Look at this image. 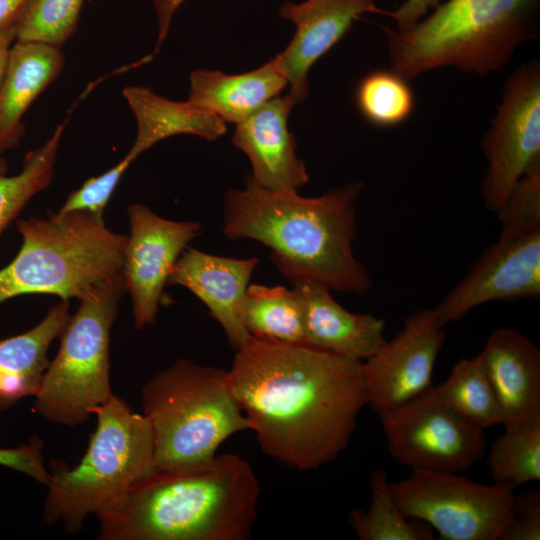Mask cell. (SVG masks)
Here are the masks:
<instances>
[{
  "mask_svg": "<svg viewBox=\"0 0 540 540\" xmlns=\"http://www.w3.org/2000/svg\"><path fill=\"white\" fill-rule=\"evenodd\" d=\"M141 405L152 428L154 467L159 471L202 466L230 436L250 430L228 371L186 358L145 383Z\"/></svg>",
  "mask_w": 540,
  "mask_h": 540,
  "instance_id": "cell-6",
  "label": "cell"
},
{
  "mask_svg": "<svg viewBox=\"0 0 540 540\" xmlns=\"http://www.w3.org/2000/svg\"><path fill=\"white\" fill-rule=\"evenodd\" d=\"M362 190L361 182H351L310 198L264 189L246 176L243 189H229L225 195L223 233L267 246L271 260L291 282L308 280L365 295L371 279L352 247L355 204Z\"/></svg>",
  "mask_w": 540,
  "mask_h": 540,
  "instance_id": "cell-2",
  "label": "cell"
},
{
  "mask_svg": "<svg viewBox=\"0 0 540 540\" xmlns=\"http://www.w3.org/2000/svg\"><path fill=\"white\" fill-rule=\"evenodd\" d=\"M261 450L298 470L334 461L370 403L364 361L250 336L228 370Z\"/></svg>",
  "mask_w": 540,
  "mask_h": 540,
  "instance_id": "cell-1",
  "label": "cell"
},
{
  "mask_svg": "<svg viewBox=\"0 0 540 540\" xmlns=\"http://www.w3.org/2000/svg\"><path fill=\"white\" fill-rule=\"evenodd\" d=\"M372 498L367 510L354 509L349 522L361 540H431L433 532L426 523L408 518L399 508L390 490L386 471L376 469L370 479Z\"/></svg>",
  "mask_w": 540,
  "mask_h": 540,
  "instance_id": "cell-26",
  "label": "cell"
},
{
  "mask_svg": "<svg viewBox=\"0 0 540 540\" xmlns=\"http://www.w3.org/2000/svg\"><path fill=\"white\" fill-rule=\"evenodd\" d=\"M295 106L285 95L274 97L236 124L233 144L249 158L257 186L272 191L297 192L309 181L304 162L296 155V140L288 129Z\"/></svg>",
  "mask_w": 540,
  "mask_h": 540,
  "instance_id": "cell-16",
  "label": "cell"
},
{
  "mask_svg": "<svg viewBox=\"0 0 540 540\" xmlns=\"http://www.w3.org/2000/svg\"><path fill=\"white\" fill-rule=\"evenodd\" d=\"M366 13L388 16L375 0L285 1L279 8L282 19L295 25V33L286 49L274 58L290 85L287 94L295 105L309 94L308 73L352 29Z\"/></svg>",
  "mask_w": 540,
  "mask_h": 540,
  "instance_id": "cell-15",
  "label": "cell"
},
{
  "mask_svg": "<svg viewBox=\"0 0 540 540\" xmlns=\"http://www.w3.org/2000/svg\"><path fill=\"white\" fill-rule=\"evenodd\" d=\"M240 315L243 326L254 337L305 344L301 306L293 290L249 285Z\"/></svg>",
  "mask_w": 540,
  "mask_h": 540,
  "instance_id": "cell-24",
  "label": "cell"
},
{
  "mask_svg": "<svg viewBox=\"0 0 540 540\" xmlns=\"http://www.w3.org/2000/svg\"><path fill=\"white\" fill-rule=\"evenodd\" d=\"M496 214L501 224L498 239L540 230V163L520 178Z\"/></svg>",
  "mask_w": 540,
  "mask_h": 540,
  "instance_id": "cell-31",
  "label": "cell"
},
{
  "mask_svg": "<svg viewBox=\"0 0 540 540\" xmlns=\"http://www.w3.org/2000/svg\"><path fill=\"white\" fill-rule=\"evenodd\" d=\"M69 306L61 300L30 330L0 341V412L37 393L49 365L48 349L71 316Z\"/></svg>",
  "mask_w": 540,
  "mask_h": 540,
  "instance_id": "cell-22",
  "label": "cell"
},
{
  "mask_svg": "<svg viewBox=\"0 0 540 540\" xmlns=\"http://www.w3.org/2000/svg\"><path fill=\"white\" fill-rule=\"evenodd\" d=\"M360 115L377 128L404 123L415 108V95L408 80L393 69H375L364 75L355 91Z\"/></svg>",
  "mask_w": 540,
  "mask_h": 540,
  "instance_id": "cell-29",
  "label": "cell"
},
{
  "mask_svg": "<svg viewBox=\"0 0 540 540\" xmlns=\"http://www.w3.org/2000/svg\"><path fill=\"white\" fill-rule=\"evenodd\" d=\"M438 398L461 418L485 430L502 423L498 401L480 354L460 359L449 377L434 387Z\"/></svg>",
  "mask_w": 540,
  "mask_h": 540,
  "instance_id": "cell-25",
  "label": "cell"
},
{
  "mask_svg": "<svg viewBox=\"0 0 540 540\" xmlns=\"http://www.w3.org/2000/svg\"><path fill=\"white\" fill-rule=\"evenodd\" d=\"M379 416L391 456L412 470L459 473L485 454L484 430L445 405L434 387Z\"/></svg>",
  "mask_w": 540,
  "mask_h": 540,
  "instance_id": "cell-10",
  "label": "cell"
},
{
  "mask_svg": "<svg viewBox=\"0 0 540 540\" xmlns=\"http://www.w3.org/2000/svg\"><path fill=\"white\" fill-rule=\"evenodd\" d=\"M393 498L410 519L435 529L444 540H500L516 495L457 473L412 470L390 482Z\"/></svg>",
  "mask_w": 540,
  "mask_h": 540,
  "instance_id": "cell-9",
  "label": "cell"
},
{
  "mask_svg": "<svg viewBox=\"0 0 540 540\" xmlns=\"http://www.w3.org/2000/svg\"><path fill=\"white\" fill-rule=\"evenodd\" d=\"M17 21L0 29V85L6 70L10 49L17 38Z\"/></svg>",
  "mask_w": 540,
  "mask_h": 540,
  "instance_id": "cell-37",
  "label": "cell"
},
{
  "mask_svg": "<svg viewBox=\"0 0 540 540\" xmlns=\"http://www.w3.org/2000/svg\"><path fill=\"white\" fill-rule=\"evenodd\" d=\"M186 0H152L157 22L156 52L167 38L173 17Z\"/></svg>",
  "mask_w": 540,
  "mask_h": 540,
  "instance_id": "cell-36",
  "label": "cell"
},
{
  "mask_svg": "<svg viewBox=\"0 0 540 540\" xmlns=\"http://www.w3.org/2000/svg\"><path fill=\"white\" fill-rule=\"evenodd\" d=\"M16 257L0 270V303L25 294L82 300L122 276L127 236L86 211L17 222Z\"/></svg>",
  "mask_w": 540,
  "mask_h": 540,
  "instance_id": "cell-5",
  "label": "cell"
},
{
  "mask_svg": "<svg viewBox=\"0 0 540 540\" xmlns=\"http://www.w3.org/2000/svg\"><path fill=\"white\" fill-rule=\"evenodd\" d=\"M490 446L487 465L494 484L513 491L540 480V420L504 428Z\"/></svg>",
  "mask_w": 540,
  "mask_h": 540,
  "instance_id": "cell-27",
  "label": "cell"
},
{
  "mask_svg": "<svg viewBox=\"0 0 540 540\" xmlns=\"http://www.w3.org/2000/svg\"><path fill=\"white\" fill-rule=\"evenodd\" d=\"M0 465L23 473L45 485L50 478V473L44 465L42 443L37 438L16 448H0Z\"/></svg>",
  "mask_w": 540,
  "mask_h": 540,
  "instance_id": "cell-34",
  "label": "cell"
},
{
  "mask_svg": "<svg viewBox=\"0 0 540 540\" xmlns=\"http://www.w3.org/2000/svg\"><path fill=\"white\" fill-rule=\"evenodd\" d=\"M127 236L122 276L129 293L137 330L155 323L163 290L171 271L189 243L201 234L196 221H174L160 217L148 206L128 207Z\"/></svg>",
  "mask_w": 540,
  "mask_h": 540,
  "instance_id": "cell-12",
  "label": "cell"
},
{
  "mask_svg": "<svg viewBox=\"0 0 540 540\" xmlns=\"http://www.w3.org/2000/svg\"><path fill=\"white\" fill-rule=\"evenodd\" d=\"M291 283L301 306L305 344L364 361L386 342L383 319L344 309L320 283Z\"/></svg>",
  "mask_w": 540,
  "mask_h": 540,
  "instance_id": "cell-19",
  "label": "cell"
},
{
  "mask_svg": "<svg viewBox=\"0 0 540 540\" xmlns=\"http://www.w3.org/2000/svg\"><path fill=\"white\" fill-rule=\"evenodd\" d=\"M487 171L485 206L497 212L520 178L540 163V61L533 59L507 79L491 127L481 142Z\"/></svg>",
  "mask_w": 540,
  "mask_h": 540,
  "instance_id": "cell-11",
  "label": "cell"
},
{
  "mask_svg": "<svg viewBox=\"0 0 540 540\" xmlns=\"http://www.w3.org/2000/svg\"><path fill=\"white\" fill-rule=\"evenodd\" d=\"M133 161L134 159L126 154L103 174L87 179L80 188L69 194L59 211H86L103 217L115 188Z\"/></svg>",
  "mask_w": 540,
  "mask_h": 540,
  "instance_id": "cell-32",
  "label": "cell"
},
{
  "mask_svg": "<svg viewBox=\"0 0 540 540\" xmlns=\"http://www.w3.org/2000/svg\"><path fill=\"white\" fill-rule=\"evenodd\" d=\"M125 292L120 276L80 300L34 396L33 409L43 419L68 427L84 424L114 395L110 333Z\"/></svg>",
  "mask_w": 540,
  "mask_h": 540,
  "instance_id": "cell-8",
  "label": "cell"
},
{
  "mask_svg": "<svg viewBox=\"0 0 540 540\" xmlns=\"http://www.w3.org/2000/svg\"><path fill=\"white\" fill-rule=\"evenodd\" d=\"M122 95L137 123V135L128 151L134 160L159 141L178 134L214 141L227 131L226 122L190 101H173L144 86H127Z\"/></svg>",
  "mask_w": 540,
  "mask_h": 540,
  "instance_id": "cell-23",
  "label": "cell"
},
{
  "mask_svg": "<svg viewBox=\"0 0 540 540\" xmlns=\"http://www.w3.org/2000/svg\"><path fill=\"white\" fill-rule=\"evenodd\" d=\"M29 0H0V29L16 21Z\"/></svg>",
  "mask_w": 540,
  "mask_h": 540,
  "instance_id": "cell-38",
  "label": "cell"
},
{
  "mask_svg": "<svg viewBox=\"0 0 540 540\" xmlns=\"http://www.w3.org/2000/svg\"><path fill=\"white\" fill-rule=\"evenodd\" d=\"M64 62L61 47L14 42L0 85V155L19 145L25 132L23 115L57 78Z\"/></svg>",
  "mask_w": 540,
  "mask_h": 540,
  "instance_id": "cell-20",
  "label": "cell"
},
{
  "mask_svg": "<svg viewBox=\"0 0 540 540\" xmlns=\"http://www.w3.org/2000/svg\"><path fill=\"white\" fill-rule=\"evenodd\" d=\"M540 539V491L516 496L510 520L500 540Z\"/></svg>",
  "mask_w": 540,
  "mask_h": 540,
  "instance_id": "cell-33",
  "label": "cell"
},
{
  "mask_svg": "<svg viewBox=\"0 0 540 540\" xmlns=\"http://www.w3.org/2000/svg\"><path fill=\"white\" fill-rule=\"evenodd\" d=\"M433 309L406 318L403 328L364 362L370 405L381 414L430 390L437 356L445 341Z\"/></svg>",
  "mask_w": 540,
  "mask_h": 540,
  "instance_id": "cell-13",
  "label": "cell"
},
{
  "mask_svg": "<svg viewBox=\"0 0 540 540\" xmlns=\"http://www.w3.org/2000/svg\"><path fill=\"white\" fill-rule=\"evenodd\" d=\"M84 0H29L17 21L16 41L61 47L76 31Z\"/></svg>",
  "mask_w": 540,
  "mask_h": 540,
  "instance_id": "cell-30",
  "label": "cell"
},
{
  "mask_svg": "<svg viewBox=\"0 0 540 540\" xmlns=\"http://www.w3.org/2000/svg\"><path fill=\"white\" fill-rule=\"evenodd\" d=\"M287 85L275 58L242 74L196 69L190 75L187 100L226 123L238 124L277 97Z\"/></svg>",
  "mask_w": 540,
  "mask_h": 540,
  "instance_id": "cell-21",
  "label": "cell"
},
{
  "mask_svg": "<svg viewBox=\"0 0 540 540\" xmlns=\"http://www.w3.org/2000/svg\"><path fill=\"white\" fill-rule=\"evenodd\" d=\"M96 429L81 461L58 464L47 486L42 521L76 533L90 515L120 502L154 470V441L148 418L113 395L100 406Z\"/></svg>",
  "mask_w": 540,
  "mask_h": 540,
  "instance_id": "cell-7",
  "label": "cell"
},
{
  "mask_svg": "<svg viewBox=\"0 0 540 540\" xmlns=\"http://www.w3.org/2000/svg\"><path fill=\"white\" fill-rule=\"evenodd\" d=\"M8 166L6 161L0 155V175H6Z\"/></svg>",
  "mask_w": 540,
  "mask_h": 540,
  "instance_id": "cell-39",
  "label": "cell"
},
{
  "mask_svg": "<svg viewBox=\"0 0 540 540\" xmlns=\"http://www.w3.org/2000/svg\"><path fill=\"white\" fill-rule=\"evenodd\" d=\"M66 117L51 137L25 155L22 170L14 176L0 175V234L36 194L52 182Z\"/></svg>",
  "mask_w": 540,
  "mask_h": 540,
  "instance_id": "cell-28",
  "label": "cell"
},
{
  "mask_svg": "<svg viewBox=\"0 0 540 540\" xmlns=\"http://www.w3.org/2000/svg\"><path fill=\"white\" fill-rule=\"evenodd\" d=\"M260 484L237 454L183 471L154 470L96 516L100 540H246L257 517Z\"/></svg>",
  "mask_w": 540,
  "mask_h": 540,
  "instance_id": "cell-3",
  "label": "cell"
},
{
  "mask_svg": "<svg viewBox=\"0 0 540 540\" xmlns=\"http://www.w3.org/2000/svg\"><path fill=\"white\" fill-rule=\"evenodd\" d=\"M539 16L540 0H447L407 32L381 28L391 69L407 80L442 67L484 76L539 37Z\"/></svg>",
  "mask_w": 540,
  "mask_h": 540,
  "instance_id": "cell-4",
  "label": "cell"
},
{
  "mask_svg": "<svg viewBox=\"0 0 540 540\" xmlns=\"http://www.w3.org/2000/svg\"><path fill=\"white\" fill-rule=\"evenodd\" d=\"M441 0H406L401 6L389 11L397 25L398 32L411 30L426 14L440 4Z\"/></svg>",
  "mask_w": 540,
  "mask_h": 540,
  "instance_id": "cell-35",
  "label": "cell"
},
{
  "mask_svg": "<svg viewBox=\"0 0 540 540\" xmlns=\"http://www.w3.org/2000/svg\"><path fill=\"white\" fill-rule=\"evenodd\" d=\"M504 428L540 420V350L513 328L495 329L479 353Z\"/></svg>",
  "mask_w": 540,
  "mask_h": 540,
  "instance_id": "cell-18",
  "label": "cell"
},
{
  "mask_svg": "<svg viewBox=\"0 0 540 540\" xmlns=\"http://www.w3.org/2000/svg\"><path fill=\"white\" fill-rule=\"evenodd\" d=\"M256 257L237 259L187 247L176 261L168 284L180 285L197 296L236 350L250 338L241 321V306Z\"/></svg>",
  "mask_w": 540,
  "mask_h": 540,
  "instance_id": "cell-17",
  "label": "cell"
},
{
  "mask_svg": "<svg viewBox=\"0 0 540 540\" xmlns=\"http://www.w3.org/2000/svg\"><path fill=\"white\" fill-rule=\"evenodd\" d=\"M540 230L498 239L433 309L445 324L492 301L539 298Z\"/></svg>",
  "mask_w": 540,
  "mask_h": 540,
  "instance_id": "cell-14",
  "label": "cell"
}]
</instances>
